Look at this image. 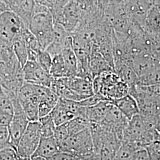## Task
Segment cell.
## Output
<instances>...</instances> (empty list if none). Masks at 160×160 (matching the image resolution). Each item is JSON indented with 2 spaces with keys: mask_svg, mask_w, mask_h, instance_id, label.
<instances>
[{
  "mask_svg": "<svg viewBox=\"0 0 160 160\" xmlns=\"http://www.w3.org/2000/svg\"><path fill=\"white\" fill-rule=\"evenodd\" d=\"M73 156L67 153L59 152L54 155L51 158H49V160H72Z\"/></svg>",
  "mask_w": 160,
  "mask_h": 160,
  "instance_id": "35",
  "label": "cell"
},
{
  "mask_svg": "<svg viewBox=\"0 0 160 160\" xmlns=\"http://www.w3.org/2000/svg\"><path fill=\"white\" fill-rule=\"evenodd\" d=\"M35 5L34 0H18V9L16 13L22 19L27 28L29 27Z\"/></svg>",
  "mask_w": 160,
  "mask_h": 160,
  "instance_id": "15",
  "label": "cell"
},
{
  "mask_svg": "<svg viewBox=\"0 0 160 160\" xmlns=\"http://www.w3.org/2000/svg\"><path fill=\"white\" fill-rule=\"evenodd\" d=\"M10 10L8 7L2 1V0H0V14ZM11 11V10H10Z\"/></svg>",
  "mask_w": 160,
  "mask_h": 160,
  "instance_id": "37",
  "label": "cell"
},
{
  "mask_svg": "<svg viewBox=\"0 0 160 160\" xmlns=\"http://www.w3.org/2000/svg\"><path fill=\"white\" fill-rule=\"evenodd\" d=\"M90 126V121L86 116H77L67 122V128L69 136L82 131Z\"/></svg>",
  "mask_w": 160,
  "mask_h": 160,
  "instance_id": "21",
  "label": "cell"
},
{
  "mask_svg": "<svg viewBox=\"0 0 160 160\" xmlns=\"http://www.w3.org/2000/svg\"><path fill=\"white\" fill-rule=\"evenodd\" d=\"M61 54L67 68L68 77H76L78 67V61L72 48L65 49Z\"/></svg>",
  "mask_w": 160,
  "mask_h": 160,
  "instance_id": "18",
  "label": "cell"
},
{
  "mask_svg": "<svg viewBox=\"0 0 160 160\" xmlns=\"http://www.w3.org/2000/svg\"><path fill=\"white\" fill-rule=\"evenodd\" d=\"M28 29L38 40L41 50H46L53 38L54 22L49 9L34 13Z\"/></svg>",
  "mask_w": 160,
  "mask_h": 160,
  "instance_id": "3",
  "label": "cell"
},
{
  "mask_svg": "<svg viewBox=\"0 0 160 160\" xmlns=\"http://www.w3.org/2000/svg\"><path fill=\"white\" fill-rule=\"evenodd\" d=\"M138 151L131 144L122 142L116 153L114 160H132Z\"/></svg>",
  "mask_w": 160,
  "mask_h": 160,
  "instance_id": "23",
  "label": "cell"
},
{
  "mask_svg": "<svg viewBox=\"0 0 160 160\" xmlns=\"http://www.w3.org/2000/svg\"><path fill=\"white\" fill-rule=\"evenodd\" d=\"M59 97L51 90V92L42 100L38 106L39 119L50 114L57 104Z\"/></svg>",
  "mask_w": 160,
  "mask_h": 160,
  "instance_id": "19",
  "label": "cell"
},
{
  "mask_svg": "<svg viewBox=\"0 0 160 160\" xmlns=\"http://www.w3.org/2000/svg\"><path fill=\"white\" fill-rule=\"evenodd\" d=\"M41 139L40 123L30 122L17 145V154L21 158H31L38 148Z\"/></svg>",
  "mask_w": 160,
  "mask_h": 160,
  "instance_id": "6",
  "label": "cell"
},
{
  "mask_svg": "<svg viewBox=\"0 0 160 160\" xmlns=\"http://www.w3.org/2000/svg\"><path fill=\"white\" fill-rule=\"evenodd\" d=\"M160 83V66L147 74L139 78L138 84L151 86Z\"/></svg>",
  "mask_w": 160,
  "mask_h": 160,
  "instance_id": "26",
  "label": "cell"
},
{
  "mask_svg": "<svg viewBox=\"0 0 160 160\" xmlns=\"http://www.w3.org/2000/svg\"><path fill=\"white\" fill-rule=\"evenodd\" d=\"M2 1L8 7L12 12H17L18 6V0H2Z\"/></svg>",
  "mask_w": 160,
  "mask_h": 160,
  "instance_id": "36",
  "label": "cell"
},
{
  "mask_svg": "<svg viewBox=\"0 0 160 160\" xmlns=\"http://www.w3.org/2000/svg\"><path fill=\"white\" fill-rule=\"evenodd\" d=\"M94 94L113 102L129 94V87L114 71L104 72L92 80Z\"/></svg>",
  "mask_w": 160,
  "mask_h": 160,
  "instance_id": "1",
  "label": "cell"
},
{
  "mask_svg": "<svg viewBox=\"0 0 160 160\" xmlns=\"http://www.w3.org/2000/svg\"><path fill=\"white\" fill-rule=\"evenodd\" d=\"M59 150L60 152L67 153L82 160H88L95 153L90 128L69 136L59 144Z\"/></svg>",
  "mask_w": 160,
  "mask_h": 160,
  "instance_id": "2",
  "label": "cell"
},
{
  "mask_svg": "<svg viewBox=\"0 0 160 160\" xmlns=\"http://www.w3.org/2000/svg\"><path fill=\"white\" fill-rule=\"evenodd\" d=\"M132 160H151L149 155L146 148L138 150Z\"/></svg>",
  "mask_w": 160,
  "mask_h": 160,
  "instance_id": "34",
  "label": "cell"
},
{
  "mask_svg": "<svg viewBox=\"0 0 160 160\" xmlns=\"http://www.w3.org/2000/svg\"><path fill=\"white\" fill-rule=\"evenodd\" d=\"M68 48H72V35L62 26L54 24L53 38L51 43L46 48V51L53 58L61 54L65 49Z\"/></svg>",
  "mask_w": 160,
  "mask_h": 160,
  "instance_id": "8",
  "label": "cell"
},
{
  "mask_svg": "<svg viewBox=\"0 0 160 160\" xmlns=\"http://www.w3.org/2000/svg\"><path fill=\"white\" fill-rule=\"evenodd\" d=\"M13 118V113L0 111V127H7L10 125Z\"/></svg>",
  "mask_w": 160,
  "mask_h": 160,
  "instance_id": "32",
  "label": "cell"
},
{
  "mask_svg": "<svg viewBox=\"0 0 160 160\" xmlns=\"http://www.w3.org/2000/svg\"><path fill=\"white\" fill-rule=\"evenodd\" d=\"M72 160H82V159H81V158H77V157H73V158H72Z\"/></svg>",
  "mask_w": 160,
  "mask_h": 160,
  "instance_id": "41",
  "label": "cell"
},
{
  "mask_svg": "<svg viewBox=\"0 0 160 160\" xmlns=\"http://www.w3.org/2000/svg\"><path fill=\"white\" fill-rule=\"evenodd\" d=\"M32 160H49V158L40 156V155H33L31 157Z\"/></svg>",
  "mask_w": 160,
  "mask_h": 160,
  "instance_id": "38",
  "label": "cell"
},
{
  "mask_svg": "<svg viewBox=\"0 0 160 160\" xmlns=\"http://www.w3.org/2000/svg\"><path fill=\"white\" fill-rule=\"evenodd\" d=\"M1 78H0V84H1Z\"/></svg>",
  "mask_w": 160,
  "mask_h": 160,
  "instance_id": "42",
  "label": "cell"
},
{
  "mask_svg": "<svg viewBox=\"0 0 160 160\" xmlns=\"http://www.w3.org/2000/svg\"><path fill=\"white\" fill-rule=\"evenodd\" d=\"M65 85L84 100L94 94L92 81L78 77L63 78Z\"/></svg>",
  "mask_w": 160,
  "mask_h": 160,
  "instance_id": "10",
  "label": "cell"
},
{
  "mask_svg": "<svg viewBox=\"0 0 160 160\" xmlns=\"http://www.w3.org/2000/svg\"><path fill=\"white\" fill-rule=\"evenodd\" d=\"M89 65L93 78L104 72L114 71L113 69L103 57L98 49L97 46L93 43L89 58Z\"/></svg>",
  "mask_w": 160,
  "mask_h": 160,
  "instance_id": "11",
  "label": "cell"
},
{
  "mask_svg": "<svg viewBox=\"0 0 160 160\" xmlns=\"http://www.w3.org/2000/svg\"><path fill=\"white\" fill-rule=\"evenodd\" d=\"M9 145L10 134L8 128L0 127V151Z\"/></svg>",
  "mask_w": 160,
  "mask_h": 160,
  "instance_id": "31",
  "label": "cell"
},
{
  "mask_svg": "<svg viewBox=\"0 0 160 160\" xmlns=\"http://www.w3.org/2000/svg\"><path fill=\"white\" fill-rule=\"evenodd\" d=\"M112 103L128 120L139 114L137 102L130 94L114 100Z\"/></svg>",
  "mask_w": 160,
  "mask_h": 160,
  "instance_id": "12",
  "label": "cell"
},
{
  "mask_svg": "<svg viewBox=\"0 0 160 160\" xmlns=\"http://www.w3.org/2000/svg\"><path fill=\"white\" fill-rule=\"evenodd\" d=\"M59 152V143L53 137L41 138L33 155H40L49 158Z\"/></svg>",
  "mask_w": 160,
  "mask_h": 160,
  "instance_id": "13",
  "label": "cell"
},
{
  "mask_svg": "<svg viewBox=\"0 0 160 160\" xmlns=\"http://www.w3.org/2000/svg\"><path fill=\"white\" fill-rule=\"evenodd\" d=\"M25 28H27L15 12L8 10L0 14V41L2 42L12 46L13 40Z\"/></svg>",
  "mask_w": 160,
  "mask_h": 160,
  "instance_id": "5",
  "label": "cell"
},
{
  "mask_svg": "<svg viewBox=\"0 0 160 160\" xmlns=\"http://www.w3.org/2000/svg\"><path fill=\"white\" fill-rule=\"evenodd\" d=\"M153 138L155 143L160 144V113L157 115L153 126Z\"/></svg>",
  "mask_w": 160,
  "mask_h": 160,
  "instance_id": "33",
  "label": "cell"
},
{
  "mask_svg": "<svg viewBox=\"0 0 160 160\" xmlns=\"http://www.w3.org/2000/svg\"><path fill=\"white\" fill-rule=\"evenodd\" d=\"M54 24L62 26L69 33H72L78 28L82 14L78 6L73 0H69L60 9L50 10Z\"/></svg>",
  "mask_w": 160,
  "mask_h": 160,
  "instance_id": "4",
  "label": "cell"
},
{
  "mask_svg": "<svg viewBox=\"0 0 160 160\" xmlns=\"http://www.w3.org/2000/svg\"><path fill=\"white\" fill-rule=\"evenodd\" d=\"M153 5L157 6L160 8V0H152Z\"/></svg>",
  "mask_w": 160,
  "mask_h": 160,
  "instance_id": "39",
  "label": "cell"
},
{
  "mask_svg": "<svg viewBox=\"0 0 160 160\" xmlns=\"http://www.w3.org/2000/svg\"><path fill=\"white\" fill-rule=\"evenodd\" d=\"M35 94L34 84L25 82L17 93L18 98L21 105L30 101Z\"/></svg>",
  "mask_w": 160,
  "mask_h": 160,
  "instance_id": "24",
  "label": "cell"
},
{
  "mask_svg": "<svg viewBox=\"0 0 160 160\" xmlns=\"http://www.w3.org/2000/svg\"><path fill=\"white\" fill-rule=\"evenodd\" d=\"M50 114L56 126L66 123L76 117L58 102Z\"/></svg>",
  "mask_w": 160,
  "mask_h": 160,
  "instance_id": "16",
  "label": "cell"
},
{
  "mask_svg": "<svg viewBox=\"0 0 160 160\" xmlns=\"http://www.w3.org/2000/svg\"><path fill=\"white\" fill-rule=\"evenodd\" d=\"M22 69L25 82L50 88L53 78L42 68L36 61H28Z\"/></svg>",
  "mask_w": 160,
  "mask_h": 160,
  "instance_id": "7",
  "label": "cell"
},
{
  "mask_svg": "<svg viewBox=\"0 0 160 160\" xmlns=\"http://www.w3.org/2000/svg\"><path fill=\"white\" fill-rule=\"evenodd\" d=\"M24 112H15L13 113V118L8 129L10 134V143L14 148H17L20 139L29 124Z\"/></svg>",
  "mask_w": 160,
  "mask_h": 160,
  "instance_id": "9",
  "label": "cell"
},
{
  "mask_svg": "<svg viewBox=\"0 0 160 160\" xmlns=\"http://www.w3.org/2000/svg\"><path fill=\"white\" fill-rule=\"evenodd\" d=\"M12 48L22 68L28 61V48L22 33L12 42Z\"/></svg>",
  "mask_w": 160,
  "mask_h": 160,
  "instance_id": "14",
  "label": "cell"
},
{
  "mask_svg": "<svg viewBox=\"0 0 160 160\" xmlns=\"http://www.w3.org/2000/svg\"><path fill=\"white\" fill-rule=\"evenodd\" d=\"M39 103L38 102L33 100H31L28 102L22 105L23 108V112L26 115L28 120H29V122L39 121Z\"/></svg>",
  "mask_w": 160,
  "mask_h": 160,
  "instance_id": "25",
  "label": "cell"
},
{
  "mask_svg": "<svg viewBox=\"0 0 160 160\" xmlns=\"http://www.w3.org/2000/svg\"><path fill=\"white\" fill-rule=\"evenodd\" d=\"M52 61V57L46 50H41L38 53L36 62L43 69L48 73H49Z\"/></svg>",
  "mask_w": 160,
  "mask_h": 160,
  "instance_id": "27",
  "label": "cell"
},
{
  "mask_svg": "<svg viewBox=\"0 0 160 160\" xmlns=\"http://www.w3.org/2000/svg\"><path fill=\"white\" fill-rule=\"evenodd\" d=\"M0 111L8 112L13 113L12 100L0 84Z\"/></svg>",
  "mask_w": 160,
  "mask_h": 160,
  "instance_id": "28",
  "label": "cell"
},
{
  "mask_svg": "<svg viewBox=\"0 0 160 160\" xmlns=\"http://www.w3.org/2000/svg\"><path fill=\"white\" fill-rule=\"evenodd\" d=\"M80 9L82 17L95 16L99 13L98 0H73Z\"/></svg>",
  "mask_w": 160,
  "mask_h": 160,
  "instance_id": "20",
  "label": "cell"
},
{
  "mask_svg": "<svg viewBox=\"0 0 160 160\" xmlns=\"http://www.w3.org/2000/svg\"><path fill=\"white\" fill-rule=\"evenodd\" d=\"M17 160H32L31 158H21V157H18Z\"/></svg>",
  "mask_w": 160,
  "mask_h": 160,
  "instance_id": "40",
  "label": "cell"
},
{
  "mask_svg": "<svg viewBox=\"0 0 160 160\" xmlns=\"http://www.w3.org/2000/svg\"><path fill=\"white\" fill-rule=\"evenodd\" d=\"M69 137L68 130L67 128V123L56 126L53 137L59 144L62 142Z\"/></svg>",
  "mask_w": 160,
  "mask_h": 160,
  "instance_id": "29",
  "label": "cell"
},
{
  "mask_svg": "<svg viewBox=\"0 0 160 160\" xmlns=\"http://www.w3.org/2000/svg\"><path fill=\"white\" fill-rule=\"evenodd\" d=\"M49 74L53 78L68 77V73L62 54L52 58Z\"/></svg>",
  "mask_w": 160,
  "mask_h": 160,
  "instance_id": "17",
  "label": "cell"
},
{
  "mask_svg": "<svg viewBox=\"0 0 160 160\" xmlns=\"http://www.w3.org/2000/svg\"><path fill=\"white\" fill-rule=\"evenodd\" d=\"M40 123V134L41 138L52 137L56 125L52 118L51 114H48L39 119Z\"/></svg>",
  "mask_w": 160,
  "mask_h": 160,
  "instance_id": "22",
  "label": "cell"
},
{
  "mask_svg": "<svg viewBox=\"0 0 160 160\" xmlns=\"http://www.w3.org/2000/svg\"><path fill=\"white\" fill-rule=\"evenodd\" d=\"M18 157L16 149L11 145L0 151V160H17Z\"/></svg>",
  "mask_w": 160,
  "mask_h": 160,
  "instance_id": "30",
  "label": "cell"
}]
</instances>
